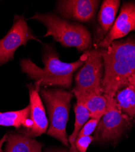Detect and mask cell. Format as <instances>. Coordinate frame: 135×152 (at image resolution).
Returning a JSON list of instances; mask_svg holds the SVG:
<instances>
[{"instance_id": "44dd1931", "label": "cell", "mask_w": 135, "mask_h": 152, "mask_svg": "<svg viewBox=\"0 0 135 152\" xmlns=\"http://www.w3.org/2000/svg\"><path fill=\"white\" fill-rule=\"evenodd\" d=\"M7 133L5 134L4 135V136L1 139V140H0V152H3V150H2V147L3 145V144L6 142V139H7Z\"/></svg>"}, {"instance_id": "d6986e66", "label": "cell", "mask_w": 135, "mask_h": 152, "mask_svg": "<svg viewBox=\"0 0 135 152\" xmlns=\"http://www.w3.org/2000/svg\"><path fill=\"white\" fill-rule=\"evenodd\" d=\"M45 152H71L70 150L67 148H51L45 151Z\"/></svg>"}, {"instance_id": "52a82bcc", "label": "cell", "mask_w": 135, "mask_h": 152, "mask_svg": "<svg viewBox=\"0 0 135 152\" xmlns=\"http://www.w3.org/2000/svg\"><path fill=\"white\" fill-rule=\"evenodd\" d=\"M31 40L41 43L28 26L24 14L15 15L12 28L0 40V66L13 60L16 50L21 46H26Z\"/></svg>"}, {"instance_id": "6da1fadb", "label": "cell", "mask_w": 135, "mask_h": 152, "mask_svg": "<svg viewBox=\"0 0 135 152\" xmlns=\"http://www.w3.org/2000/svg\"><path fill=\"white\" fill-rule=\"evenodd\" d=\"M99 50L104 66L102 93L115 97L117 91L128 85L130 77L135 73V40L114 41Z\"/></svg>"}, {"instance_id": "8fae6325", "label": "cell", "mask_w": 135, "mask_h": 152, "mask_svg": "<svg viewBox=\"0 0 135 152\" xmlns=\"http://www.w3.org/2000/svg\"><path fill=\"white\" fill-rule=\"evenodd\" d=\"M7 134L4 152H42L44 144L34 138L12 131L7 132Z\"/></svg>"}, {"instance_id": "9a60e30c", "label": "cell", "mask_w": 135, "mask_h": 152, "mask_svg": "<svg viewBox=\"0 0 135 152\" xmlns=\"http://www.w3.org/2000/svg\"><path fill=\"white\" fill-rule=\"evenodd\" d=\"M115 99L120 110L135 119V88L128 85L116 94Z\"/></svg>"}, {"instance_id": "4fadbf2b", "label": "cell", "mask_w": 135, "mask_h": 152, "mask_svg": "<svg viewBox=\"0 0 135 152\" xmlns=\"http://www.w3.org/2000/svg\"><path fill=\"white\" fill-rule=\"evenodd\" d=\"M87 108L90 118L101 119L107 111V101L103 94H91L83 98H76Z\"/></svg>"}, {"instance_id": "ac0fdd59", "label": "cell", "mask_w": 135, "mask_h": 152, "mask_svg": "<svg viewBox=\"0 0 135 152\" xmlns=\"http://www.w3.org/2000/svg\"><path fill=\"white\" fill-rule=\"evenodd\" d=\"M93 141H94V138L91 135L78 137L76 141V147L79 152H87Z\"/></svg>"}, {"instance_id": "5b68a950", "label": "cell", "mask_w": 135, "mask_h": 152, "mask_svg": "<svg viewBox=\"0 0 135 152\" xmlns=\"http://www.w3.org/2000/svg\"><path fill=\"white\" fill-rule=\"evenodd\" d=\"M82 57L85 63L76 75L75 86L71 93L76 98H83L91 94H103L102 82L104 66L100 50L88 49Z\"/></svg>"}, {"instance_id": "2e32d148", "label": "cell", "mask_w": 135, "mask_h": 152, "mask_svg": "<svg viewBox=\"0 0 135 152\" xmlns=\"http://www.w3.org/2000/svg\"><path fill=\"white\" fill-rule=\"evenodd\" d=\"M30 116V105L18 111L0 112V126H14L20 129Z\"/></svg>"}, {"instance_id": "30bf717a", "label": "cell", "mask_w": 135, "mask_h": 152, "mask_svg": "<svg viewBox=\"0 0 135 152\" xmlns=\"http://www.w3.org/2000/svg\"><path fill=\"white\" fill-rule=\"evenodd\" d=\"M96 0H63L57 3V12L65 19L88 22L94 17L99 4Z\"/></svg>"}, {"instance_id": "3957f363", "label": "cell", "mask_w": 135, "mask_h": 152, "mask_svg": "<svg viewBox=\"0 0 135 152\" xmlns=\"http://www.w3.org/2000/svg\"><path fill=\"white\" fill-rule=\"evenodd\" d=\"M39 93L46 105L50 119L47 134L60 141L66 148H69L66 125L71 101L74 95L62 88H40Z\"/></svg>"}, {"instance_id": "8992f818", "label": "cell", "mask_w": 135, "mask_h": 152, "mask_svg": "<svg viewBox=\"0 0 135 152\" xmlns=\"http://www.w3.org/2000/svg\"><path fill=\"white\" fill-rule=\"evenodd\" d=\"M107 101V111L94 131V141L97 144L115 142L132 125L133 118L122 113L115 97L104 95Z\"/></svg>"}, {"instance_id": "277c9868", "label": "cell", "mask_w": 135, "mask_h": 152, "mask_svg": "<svg viewBox=\"0 0 135 152\" xmlns=\"http://www.w3.org/2000/svg\"><path fill=\"white\" fill-rule=\"evenodd\" d=\"M30 19L43 23L47 28L44 37L52 36L64 47H74L79 51H86L91 45V34L82 24L69 22L52 13H36Z\"/></svg>"}, {"instance_id": "ffe728a7", "label": "cell", "mask_w": 135, "mask_h": 152, "mask_svg": "<svg viewBox=\"0 0 135 152\" xmlns=\"http://www.w3.org/2000/svg\"><path fill=\"white\" fill-rule=\"evenodd\" d=\"M128 85H132L135 88V73L132 74L128 79Z\"/></svg>"}, {"instance_id": "e0dca14e", "label": "cell", "mask_w": 135, "mask_h": 152, "mask_svg": "<svg viewBox=\"0 0 135 152\" xmlns=\"http://www.w3.org/2000/svg\"><path fill=\"white\" fill-rule=\"evenodd\" d=\"M100 120L101 119H90L89 121H88L82 126V129L78 134L77 138L82 136L91 135L96 130V129Z\"/></svg>"}, {"instance_id": "9c48e42d", "label": "cell", "mask_w": 135, "mask_h": 152, "mask_svg": "<svg viewBox=\"0 0 135 152\" xmlns=\"http://www.w3.org/2000/svg\"><path fill=\"white\" fill-rule=\"evenodd\" d=\"M28 85L29 93L30 116L32 122V127L28 131H18V132L34 138L47 132L48 121L46 115L45 109L39 94L40 86L34 84Z\"/></svg>"}, {"instance_id": "ba28073f", "label": "cell", "mask_w": 135, "mask_h": 152, "mask_svg": "<svg viewBox=\"0 0 135 152\" xmlns=\"http://www.w3.org/2000/svg\"><path fill=\"white\" fill-rule=\"evenodd\" d=\"M135 31V3H124L120 13L104 39L99 43L101 48H106L117 39Z\"/></svg>"}, {"instance_id": "5bb4252c", "label": "cell", "mask_w": 135, "mask_h": 152, "mask_svg": "<svg viewBox=\"0 0 135 152\" xmlns=\"http://www.w3.org/2000/svg\"><path fill=\"white\" fill-rule=\"evenodd\" d=\"M74 110L76 115L74 129L72 134L68 137V141L70 144V151L79 152L76 147V141L82 126L88 121L90 115L87 108L80 100H77L76 103L74 105Z\"/></svg>"}, {"instance_id": "7c38bea8", "label": "cell", "mask_w": 135, "mask_h": 152, "mask_svg": "<svg viewBox=\"0 0 135 152\" xmlns=\"http://www.w3.org/2000/svg\"><path fill=\"white\" fill-rule=\"evenodd\" d=\"M120 1L105 0L102 2L98 14V21L102 35L106 34L113 26Z\"/></svg>"}, {"instance_id": "7a4b0ae2", "label": "cell", "mask_w": 135, "mask_h": 152, "mask_svg": "<svg viewBox=\"0 0 135 152\" xmlns=\"http://www.w3.org/2000/svg\"><path fill=\"white\" fill-rule=\"evenodd\" d=\"M43 50V68L36 66L31 59L25 58L20 61L22 71L40 87L57 86L70 88L74 73L84 65L83 58L72 63H65L59 59L57 53L51 45H45Z\"/></svg>"}]
</instances>
